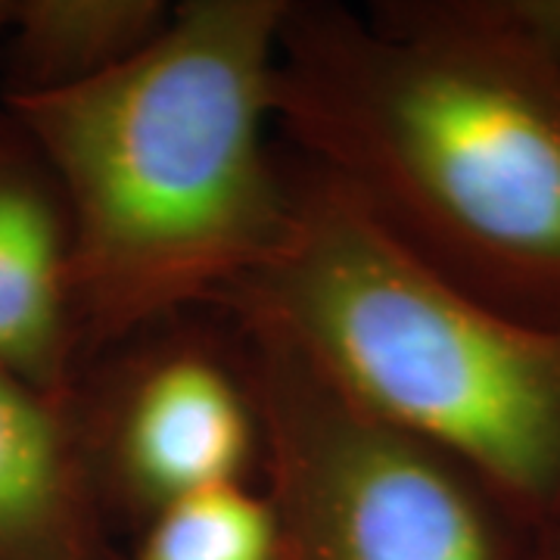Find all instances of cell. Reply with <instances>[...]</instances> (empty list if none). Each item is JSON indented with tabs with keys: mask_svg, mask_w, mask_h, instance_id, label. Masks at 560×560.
<instances>
[{
	"mask_svg": "<svg viewBox=\"0 0 560 560\" xmlns=\"http://www.w3.org/2000/svg\"><path fill=\"white\" fill-rule=\"evenodd\" d=\"M290 3L180 0L113 75L0 101L69 202L81 364L143 324L215 308L278 253L293 180L268 125Z\"/></svg>",
	"mask_w": 560,
	"mask_h": 560,
	"instance_id": "cell-2",
	"label": "cell"
},
{
	"mask_svg": "<svg viewBox=\"0 0 560 560\" xmlns=\"http://www.w3.org/2000/svg\"><path fill=\"white\" fill-rule=\"evenodd\" d=\"M84 470L113 539L172 501L261 482V411L241 324L194 308L143 324L69 386Z\"/></svg>",
	"mask_w": 560,
	"mask_h": 560,
	"instance_id": "cell-5",
	"label": "cell"
},
{
	"mask_svg": "<svg viewBox=\"0 0 560 560\" xmlns=\"http://www.w3.org/2000/svg\"><path fill=\"white\" fill-rule=\"evenodd\" d=\"M501 20L511 22L541 54L560 62V0H492Z\"/></svg>",
	"mask_w": 560,
	"mask_h": 560,
	"instance_id": "cell-10",
	"label": "cell"
},
{
	"mask_svg": "<svg viewBox=\"0 0 560 560\" xmlns=\"http://www.w3.org/2000/svg\"><path fill=\"white\" fill-rule=\"evenodd\" d=\"M275 125L442 278L560 324V62L492 0H293Z\"/></svg>",
	"mask_w": 560,
	"mask_h": 560,
	"instance_id": "cell-1",
	"label": "cell"
},
{
	"mask_svg": "<svg viewBox=\"0 0 560 560\" xmlns=\"http://www.w3.org/2000/svg\"><path fill=\"white\" fill-rule=\"evenodd\" d=\"M10 16H13V0H0V35H3V28H7Z\"/></svg>",
	"mask_w": 560,
	"mask_h": 560,
	"instance_id": "cell-12",
	"label": "cell"
},
{
	"mask_svg": "<svg viewBox=\"0 0 560 560\" xmlns=\"http://www.w3.org/2000/svg\"><path fill=\"white\" fill-rule=\"evenodd\" d=\"M0 368L69 389L81 368L75 234L28 125L0 103Z\"/></svg>",
	"mask_w": 560,
	"mask_h": 560,
	"instance_id": "cell-6",
	"label": "cell"
},
{
	"mask_svg": "<svg viewBox=\"0 0 560 560\" xmlns=\"http://www.w3.org/2000/svg\"><path fill=\"white\" fill-rule=\"evenodd\" d=\"M165 0H13L0 35V101H35L113 75L160 38Z\"/></svg>",
	"mask_w": 560,
	"mask_h": 560,
	"instance_id": "cell-8",
	"label": "cell"
},
{
	"mask_svg": "<svg viewBox=\"0 0 560 560\" xmlns=\"http://www.w3.org/2000/svg\"><path fill=\"white\" fill-rule=\"evenodd\" d=\"M529 560H560V533H551V536H539L536 548Z\"/></svg>",
	"mask_w": 560,
	"mask_h": 560,
	"instance_id": "cell-11",
	"label": "cell"
},
{
	"mask_svg": "<svg viewBox=\"0 0 560 560\" xmlns=\"http://www.w3.org/2000/svg\"><path fill=\"white\" fill-rule=\"evenodd\" d=\"M287 160V237L215 308L275 320L355 399L474 470L536 536L560 533V324L467 293L337 180Z\"/></svg>",
	"mask_w": 560,
	"mask_h": 560,
	"instance_id": "cell-3",
	"label": "cell"
},
{
	"mask_svg": "<svg viewBox=\"0 0 560 560\" xmlns=\"http://www.w3.org/2000/svg\"><path fill=\"white\" fill-rule=\"evenodd\" d=\"M69 389L0 368V560H116Z\"/></svg>",
	"mask_w": 560,
	"mask_h": 560,
	"instance_id": "cell-7",
	"label": "cell"
},
{
	"mask_svg": "<svg viewBox=\"0 0 560 560\" xmlns=\"http://www.w3.org/2000/svg\"><path fill=\"white\" fill-rule=\"evenodd\" d=\"M278 517L261 482H224L172 501L116 560H278Z\"/></svg>",
	"mask_w": 560,
	"mask_h": 560,
	"instance_id": "cell-9",
	"label": "cell"
},
{
	"mask_svg": "<svg viewBox=\"0 0 560 560\" xmlns=\"http://www.w3.org/2000/svg\"><path fill=\"white\" fill-rule=\"evenodd\" d=\"M241 324L278 560H529L539 536L460 460L355 399L275 320Z\"/></svg>",
	"mask_w": 560,
	"mask_h": 560,
	"instance_id": "cell-4",
	"label": "cell"
}]
</instances>
